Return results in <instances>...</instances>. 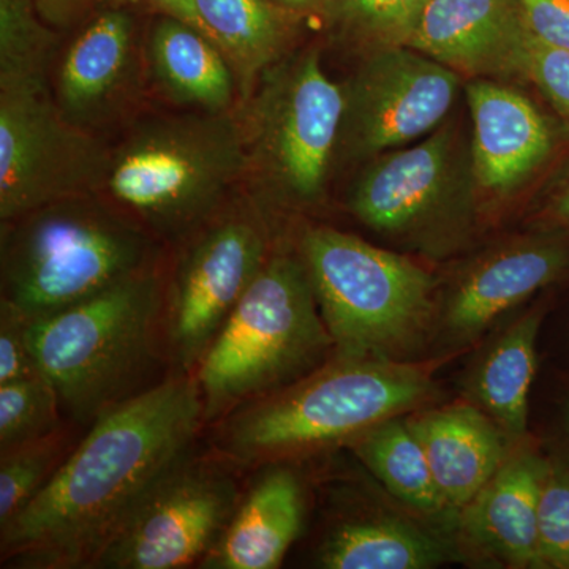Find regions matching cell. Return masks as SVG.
<instances>
[{
  "label": "cell",
  "instance_id": "obj_1",
  "mask_svg": "<svg viewBox=\"0 0 569 569\" xmlns=\"http://www.w3.org/2000/svg\"><path fill=\"white\" fill-rule=\"evenodd\" d=\"M193 373L156 387L89 426L54 477L0 527L3 568H96L144 498L193 451L204 429Z\"/></svg>",
  "mask_w": 569,
  "mask_h": 569
},
{
  "label": "cell",
  "instance_id": "obj_2",
  "mask_svg": "<svg viewBox=\"0 0 569 569\" xmlns=\"http://www.w3.org/2000/svg\"><path fill=\"white\" fill-rule=\"evenodd\" d=\"M452 355L432 361L331 356L301 380L213 422L211 451L241 470L347 447L366 430L432 402L433 376Z\"/></svg>",
  "mask_w": 569,
  "mask_h": 569
},
{
  "label": "cell",
  "instance_id": "obj_3",
  "mask_svg": "<svg viewBox=\"0 0 569 569\" xmlns=\"http://www.w3.org/2000/svg\"><path fill=\"white\" fill-rule=\"evenodd\" d=\"M167 287L152 266L80 305L31 321L37 367L71 421L92 426L164 380L156 373L163 366L171 369Z\"/></svg>",
  "mask_w": 569,
  "mask_h": 569
},
{
  "label": "cell",
  "instance_id": "obj_4",
  "mask_svg": "<svg viewBox=\"0 0 569 569\" xmlns=\"http://www.w3.org/2000/svg\"><path fill=\"white\" fill-rule=\"evenodd\" d=\"M249 170L244 126L233 111L142 123L108 159L103 187L153 238L186 242L219 216Z\"/></svg>",
  "mask_w": 569,
  "mask_h": 569
},
{
  "label": "cell",
  "instance_id": "obj_5",
  "mask_svg": "<svg viewBox=\"0 0 569 569\" xmlns=\"http://www.w3.org/2000/svg\"><path fill=\"white\" fill-rule=\"evenodd\" d=\"M335 356L301 257L271 253L193 376L204 426L279 391Z\"/></svg>",
  "mask_w": 569,
  "mask_h": 569
},
{
  "label": "cell",
  "instance_id": "obj_6",
  "mask_svg": "<svg viewBox=\"0 0 569 569\" xmlns=\"http://www.w3.org/2000/svg\"><path fill=\"white\" fill-rule=\"evenodd\" d=\"M153 264V236L92 194L2 223V299L31 320L80 305Z\"/></svg>",
  "mask_w": 569,
  "mask_h": 569
},
{
  "label": "cell",
  "instance_id": "obj_7",
  "mask_svg": "<svg viewBox=\"0 0 569 569\" xmlns=\"http://www.w3.org/2000/svg\"><path fill=\"white\" fill-rule=\"evenodd\" d=\"M299 257L335 356L413 361L437 331L436 280L410 258L329 227L307 228Z\"/></svg>",
  "mask_w": 569,
  "mask_h": 569
},
{
  "label": "cell",
  "instance_id": "obj_8",
  "mask_svg": "<svg viewBox=\"0 0 569 569\" xmlns=\"http://www.w3.org/2000/svg\"><path fill=\"white\" fill-rule=\"evenodd\" d=\"M244 103L247 173L276 200L316 203L339 144L343 86L326 74L317 51H306L266 70Z\"/></svg>",
  "mask_w": 569,
  "mask_h": 569
},
{
  "label": "cell",
  "instance_id": "obj_9",
  "mask_svg": "<svg viewBox=\"0 0 569 569\" xmlns=\"http://www.w3.org/2000/svg\"><path fill=\"white\" fill-rule=\"evenodd\" d=\"M108 159L63 116L47 77L0 82V222L96 193Z\"/></svg>",
  "mask_w": 569,
  "mask_h": 569
},
{
  "label": "cell",
  "instance_id": "obj_10",
  "mask_svg": "<svg viewBox=\"0 0 569 569\" xmlns=\"http://www.w3.org/2000/svg\"><path fill=\"white\" fill-rule=\"evenodd\" d=\"M233 466L194 449L151 490L97 560L96 569H181L220 541L244 489Z\"/></svg>",
  "mask_w": 569,
  "mask_h": 569
},
{
  "label": "cell",
  "instance_id": "obj_11",
  "mask_svg": "<svg viewBox=\"0 0 569 569\" xmlns=\"http://www.w3.org/2000/svg\"><path fill=\"white\" fill-rule=\"evenodd\" d=\"M186 244L167 287V335L173 372L193 373L271 250L247 209L219 213Z\"/></svg>",
  "mask_w": 569,
  "mask_h": 569
},
{
  "label": "cell",
  "instance_id": "obj_12",
  "mask_svg": "<svg viewBox=\"0 0 569 569\" xmlns=\"http://www.w3.org/2000/svg\"><path fill=\"white\" fill-rule=\"evenodd\" d=\"M458 71L408 47H381L343 84L339 144L350 159H370L440 126L455 104Z\"/></svg>",
  "mask_w": 569,
  "mask_h": 569
},
{
  "label": "cell",
  "instance_id": "obj_13",
  "mask_svg": "<svg viewBox=\"0 0 569 569\" xmlns=\"http://www.w3.org/2000/svg\"><path fill=\"white\" fill-rule=\"evenodd\" d=\"M463 181L458 137L445 126L413 148L378 156L351 189L348 209L378 233L426 241L458 208Z\"/></svg>",
  "mask_w": 569,
  "mask_h": 569
},
{
  "label": "cell",
  "instance_id": "obj_14",
  "mask_svg": "<svg viewBox=\"0 0 569 569\" xmlns=\"http://www.w3.org/2000/svg\"><path fill=\"white\" fill-rule=\"evenodd\" d=\"M549 231L515 239L478 258L438 309L437 331L451 350L475 342L498 318L569 271V238Z\"/></svg>",
  "mask_w": 569,
  "mask_h": 569
},
{
  "label": "cell",
  "instance_id": "obj_15",
  "mask_svg": "<svg viewBox=\"0 0 569 569\" xmlns=\"http://www.w3.org/2000/svg\"><path fill=\"white\" fill-rule=\"evenodd\" d=\"M529 40L518 0H430L407 47L488 78L523 74Z\"/></svg>",
  "mask_w": 569,
  "mask_h": 569
},
{
  "label": "cell",
  "instance_id": "obj_16",
  "mask_svg": "<svg viewBox=\"0 0 569 569\" xmlns=\"http://www.w3.org/2000/svg\"><path fill=\"white\" fill-rule=\"evenodd\" d=\"M548 463L527 438L516 445L507 462L460 512L463 538L475 549L503 567L546 569L538 511Z\"/></svg>",
  "mask_w": 569,
  "mask_h": 569
},
{
  "label": "cell",
  "instance_id": "obj_17",
  "mask_svg": "<svg viewBox=\"0 0 569 569\" xmlns=\"http://www.w3.org/2000/svg\"><path fill=\"white\" fill-rule=\"evenodd\" d=\"M467 99L475 181L492 193L518 189L552 152L549 122L529 97L486 78L467 86Z\"/></svg>",
  "mask_w": 569,
  "mask_h": 569
},
{
  "label": "cell",
  "instance_id": "obj_18",
  "mask_svg": "<svg viewBox=\"0 0 569 569\" xmlns=\"http://www.w3.org/2000/svg\"><path fill=\"white\" fill-rule=\"evenodd\" d=\"M306 490L287 462L258 467L227 530L200 568L276 569L301 537Z\"/></svg>",
  "mask_w": 569,
  "mask_h": 569
},
{
  "label": "cell",
  "instance_id": "obj_19",
  "mask_svg": "<svg viewBox=\"0 0 569 569\" xmlns=\"http://www.w3.org/2000/svg\"><path fill=\"white\" fill-rule=\"evenodd\" d=\"M408 422L448 507L462 509L507 462L516 443L477 403L418 410Z\"/></svg>",
  "mask_w": 569,
  "mask_h": 569
},
{
  "label": "cell",
  "instance_id": "obj_20",
  "mask_svg": "<svg viewBox=\"0 0 569 569\" xmlns=\"http://www.w3.org/2000/svg\"><path fill=\"white\" fill-rule=\"evenodd\" d=\"M133 24L122 11H107L71 43L58 77L59 108L84 129L121 102L133 78Z\"/></svg>",
  "mask_w": 569,
  "mask_h": 569
},
{
  "label": "cell",
  "instance_id": "obj_21",
  "mask_svg": "<svg viewBox=\"0 0 569 569\" xmlns=\"http://www.w3.org/2000/svg\"><path fill=\"white\" fill-rule=\"evenodd\" d=\"M170 13L219 48L244 102L264 71L280 61L287 21L268 0H179Z\"/></svg>",
  "mask_w": 569,
  "mask_h": 569
},
{
  "label": "cell",
  "instance_id": "obj_22",
  "mask_svg": "<svg viewBox=\"0 0 569 569\" xmlns=\"http://www.w3.org/2000/svg\"><path fill=\"white\" fill-rule=\"evenodd\" d=\"M451 546L410 520L355 515L335 520L317 550L326 569H429L455 559Z\"/></svg>",
  "mask_w": 569,
  "mask_h": 569
},
{
  "label": "cell",
  "instance_id": "obj_23",
  "mask_svg": "<svg viewBox=\"0 0 569 569\" xmlns=\"http://www.w3.org/2000/svg\"><path fill=\"white\" fill-rule=\"evenodd\" d=\"M548 307L538 305L493 340L471 380L475 403L512 443L527 438L531 385L537 376L538 337Z\"/></svg>",
  "mask_w": 569,
  "mask_h": 569
},
{
  "label": "cell",
  "instance_id": "obj_24",
  "mask_svg": "<svg viewBox=\"0 0 569 569\" xmlns=\"http://www.w3.org/2000/svg\"><path fill=\"white\" fill-rule=\"evenodd\" d=\"M153 73L164 91L203 111H231L238 91L233 70L208 37L179 18H164L151 37Z\"/></svg>",
  "mask_w": 569,
  "mask_h": 569
},
{
  "label": "cell",
  "instance_id": "obj_25",
  "mask_svg": "<svg viewBox=\"0 0 569 569\" xmlns=\"http://www.w3.org/2000/svg\"><path fill=\"white\" fill-rule=\"evenodd\" d=\"M347 448L407 507L422 515H441L449 508L408 418L388 419L356 437Z\"/></svg>",
  "mask_w": 569,
  "mask_h": 569
},
{
  "label": "cell",
  "instance_id": "obj_26",
  "mask_svg": "<svg viewBox=\"0 0 569 569\" xmlns=\"http://www.w3.org/2000/svg\"><path fill=\"white\" fill-rule=\"evenodd\" d=\"M73 447L63 426L50 436L0 452V527L28 507Z\"/></svg>",
  "mask_w": 569,
  "mask_h": 569
},
{
  "label": "cell",
  "instance_id": "obj_27",
  "mask_svg": "<svg viewBox=\"0 0 569 569\" xmlns=\"http://www.w3.org/2000/svg\"><path fill=\"white\" fill-rule=\"evenodd\" d=\"M58 391L43 373L0 385V452L63 427Z\"/></svg>",
  "mask_w": 569,
  "mask_h": 569
},
{
  "label": "cell",
  "instance_id": "obj_28",
  "mask_svg": "<svg viewBox=\"0 0 569 569\" xmlns=\"http://www.w3.org/2000/svg\"><path fill=\"white\" fill-rule=\"evenodd\" d=\"M36 0H0V81L47 77L54 37Z\"/></svg>",
  "mask_w": 569,
  "mask_h": 569
},
{
  "label": "cell",
  "instance_id": "obj_29",
  "mask_svg": "<svg viewBox=\"0 0 569 569\" xmlns=\"http://www.w3.org/2000/svg\"><path fill=\"white\" fill-rule=\"evenodd\" d=\"M430 0H335L337 20L373 48L407 47Z\"/></svg>",
  "mask_w": 569,
  "mask_h": 569
},
{
  "label": "cell",
  "instance_id": "obj_30",
  "mask_svg": "<svg viewBox=\"0 0 569 569\" xmlns=\"http://www.w3.org/2000/svg\"><path fill=\"white\" fill-rule=\"evenodd\" d=\"M539 549L545 568L569 569V466L549 460L538 511Z\"/></svg>",
  "mask_w": 569,
  "mask_h": 569
},
{
  "label": "cell",
  "instance_id": "obj_31",
  "mask_svg": "<svg viewBox=\"0 0 569 569\" xmlns=\"http://www.w3.org/2000/svg\"><path fill=\"white\" fill-rule=\"evenodd\" d=\"M31 318L0 299V385L40 373L31 348Z\"/></svg>",
  "mask_w": 569,
  "mask_h": 569
},
{
  "label": "cell",
  "instance_id": "obj_32",
  "mask_svg": "<svg viewBox=\"0 0 569 569\" xmlns=\"http://www.w3.org/2000/svg\"><path fill=\"white\" fill-rule=\"evenodd\" d=\"M523 77L533 81L556 110L569 121V50L549 47L530 36Z\"/></svg>",
  "mask_w": 569,
  "mask_h": 569
},
{
  "label": "cell",
  "instance_id": "obj_33",
  "mask_svg": "<svg viewBox=\"0 0 569 569\" xmlns=\"http://www.w3.org/2000/svg\"><path fill=\"white\" fill-rule=\"evenodd\" d=\"M530 36L569 50V0H518Z\"/></svg>",
  "mask_w": 569,
  "mask_h": 569
},
{
  "label": "cell",
  "instance_id": "obj_34",
  "mask_svg": "<svg viewBox=\"0 0 569 569\" xmlns=\"http://www.w3.org/2000/svg\"><path fill=\"white\" fill-rule=\"evenodd\" d=\"M41 20L51 24L70 21L88 0H36Z\"/></svg>",
  "mask_w": 569,
  "mask_h": 569
},
{
  "label": "cell",
  "instance_id": "obj_35",
  "mask_svg": "<svg viewBox=\"0 0 569 569\" xmlns=\"http://www.w3.org/2000/svg\"><path fill=\"white\" fill-rule=\"evenodd\" d=\"M549 220L553 227L569 228V181L565 183L563 189L553 198L549 208Z\"/></svg>",
  "mask_w": 569,
  "mask_h": 569
},
{
  "label": "cell",
  "instance_id": "obj_36",
  "mask_svg": "<svg viewBox=\"0 0 569 569\" xmlns=\"http://www.w3.org/2000/svg\"><path fill=\"white\" fill-rule=\"evenodd\" d=\"M288 9L307 10L325 6V3L335 2V0H279Z\"/></svg>",
  "mask_w": 569,
  "mask_h": 569
},
{
  "label": "cell",
  "instance_id": "obj_37",
  "mask_svg": "<svg viewBox=\"0 0 569 569\" xmlns=\"http://www.w3.org/2000/svg\"><path fill=\"white\" fill-rule=\"evenodd\" d=\"M114 2H138V0H114ZM156 2L160 3V6H162L164 10L170 11L171 9H173L176 3L179 2V0H156Z\"/></svg>",
  "mask_w": 569,
  "mask_h": 569
},
{
  "label": "cell",
  "instance_id": "obj_38",
  "mask_svg": "<svg viewBox=\"0 0 569 569\" xmlns=\"http://www.w3.org/2000/svg\"><path fill=\"white\" fill-rule=\"evenodd\" d=\"M567 422L569 426V397H568V402H567Z\"/></svg>",
  "mask_w": 569,
  "mask_h": 569
}]
</instances>
